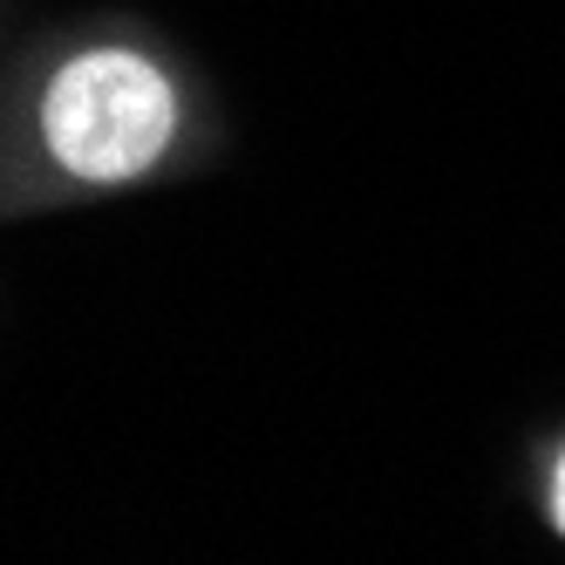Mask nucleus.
Listing matches in <instances>:
<instances>
[{
	"label": "nucleus",
	"mask_w": 565,
	"mask_h": 565,
	"mask_svg": "<svg viewBox=\"0 0 565 565\" xmlns=\"http://www.w3.org/2000/svg\"><path fill=\"white\" fill-rule=\"evenodd\" d=\"M42 124H49L55 157L75 178L116 184V178L143 171L171 143L178 103H171V83L150 62H137L124 49H103V55L68 62L49 83Z\"/></svg>",
	"instance_id": "1"
},
{
	"label": "nucleus",
	"mask_w": 565,
	"mask_h": 565,
	"mask_svg": "<svg viewBox=\"0 0 565 565\" xmlns=\"http://www.w3.org/2000/svg\"><path fill=\"white\" fill-rule=\"evenodd\" d=\"M552 518L565 524V463H558V477H552Z\"/></svg>",
	"instance_id": "2"
}]
</instances>
